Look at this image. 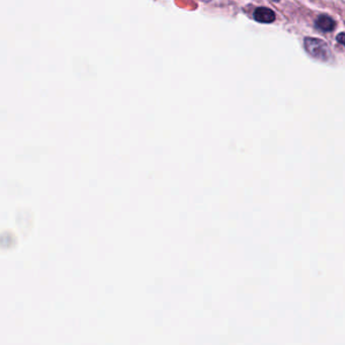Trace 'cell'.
Instances as JSON below:
<instances>
[{
  "label": "cell",
  "mask_w": 345,
  "mask_h": 345,
  "mask_svg": "<svg viewBox=\"0 0 345 345\" xmlns=\"http://www.w3.org/2000/svg\"><path fill=\"white\" fill-rule=\"evenodd\" d=\"M304 44L307 52L318 60L328 61L332 57L329 46L322 40L306 38Z\"/></svg>",
  "instance_id": "obj_1"
},
{
  "label": "cell",
  "mask_w": 345,
  "mask_h": 345,
  "mask_svg": "<svg viewBox=\"0 0 345 345\" xmlns=\"http://www.w3.org/2000/svg\"><path fill=\"white\" fill-rule=\"evenodd\" d=\"M337 41L340 43V44H342V45H344L345 46V34H339L338 35H337Z\"/></svg>",
  "instance_id": "obj_4"
},
{
  "label": "cell",
  "mask_w": 345,
  "mask_h": 345,
  "mask_svg": "<svg viewBox=\"0 0 345 345\" xmlns=\"http://www.w3.org/2000/svg\"><path fill=\"white\" fill-rule=\"evenodd\" d=\"M253 17L255 20L258 22H263V23H270L275 21L276 19V15L275 12L266 7H258L253 14Z\"/></svg>",
  "instance_id": "obj_2"
},
{
  "label": "cell",
  "mask_w": 345,
  "mask_h": 345,
  "mask_svg": "<svg viewBox=\"0 0 345 345\" xmlns=\"http://www.w3.org/2000/svg\"><path fill=\"white\" fill-rule=\"evenodd\" d=\"M316 27L324 32H330L335 28V21L328 16H321L316 20Z\"/></svg>",
  "instance_id": "obj_3"
}]
</instances>
